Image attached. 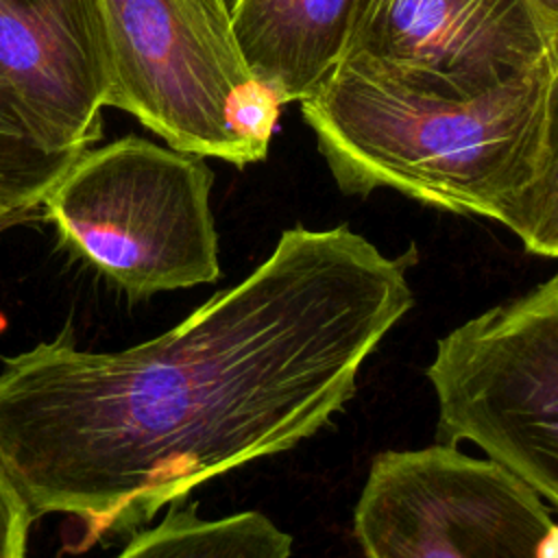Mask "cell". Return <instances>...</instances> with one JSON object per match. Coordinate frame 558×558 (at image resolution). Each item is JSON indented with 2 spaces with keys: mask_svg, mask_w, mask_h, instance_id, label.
<instances>
[{
  "mask_svg": "<svg viewBox=\"0 0 558 558\" xmlns=\"http://www.w3.org/2000/svg\"><path fill=\"white\" fill-rule=\"evenodd\" d=\"M78 155L50 142L0 74V207L33 218Z\"/></svg>",
  "mask_w": 558,
  "mask_h": 558,
  "instance_id": "cell-11",
  "label": "cell"
},
{
  "mask_svg": "<svg viewBox=\"0 0 558 558\" xmlns=\"http://www.w3.org/2000/svg\"><path fill=\"white\" fill-rule=\"evenodd\" d=\"M111 65L107 107L170 148L233 166L262 161L281 100L246 68L229 0H98Z\"/></svg>",
  "mask_w": 558,
  "mask_h": 558,
  "instance_id": "cell-3",
  "label": "cell"
},
{
  "mask_svg": "<svg viewBox=\"0 0 558 558\" xmlns=\"http://www.w3.org/2000/svg\"><path fill=\"white\" fill-rule=\"evenodd\" d=\"M532 255L558 259V50L551 61L538 163L530 185L514 196L499 220Z\"/></svg>",
  "mask_w": 558,
  "mask_h": 558,
  "instance_id": "cell-12",
  "label": "cell"
},
{
  "mask_svg": "<svg viewBox=\"0 0 558 558\" xmlns=\"http://www.w3.org/2000/svg\"><path fill=\"white\" fill-rule=\"evenodd\" d=\"M357 0H229L248 72L281 105L314 98L344 59Z\"/></svg>",
  "mask_w": 558,
  "mask_h": 558,
  "instance_id": "cell-9",
  "label": "cell"
},
{
  "mask_svg": "<svg viewBox=\"0 0 558 558\" xmlns=\"http://www.w3.org/2000/svg\"><path fill=\"white\" fill-rule=\"evenodd\" d=\"M532 0H357L344 59L410 89L464 98L554 61Z\"/></svg>",
  "mask_w": 558,
  "mask_h": 558,
  "instance_id": "cell-7",
  "label": "cell"
},
{
  "mask_svg": "<svg viewBox=\"0 0 558 558\" xmlns=\"http://www.w3.org/2000/svg\"><path fill=\"white\" fill-rule=\"evenodd\" d=\"M211 183L205 157L129 135L85 148L41 209L68 253L137 303L220 277Z\"/></svg>",
  "mask_w": 558,
  "mask_h": 558,
  "instance_id": "cell-4",
  "label": "cell"
},
{
  "mask_svg": "<svg viewBox=\"0 0 558 558\" xmlns=\"http://www.w3.org/2000/svg\"><path fill=\"white\" fill-rule=\"evenodd\" d=\"M551 61L497 89L447 98L342 59L301 116L344 194L390 187L423 205L499 220L534 179Z\"/></svg>",
  "mask_w": 558,
  "mask_h": 558,
  "instance_id": "cell-2",
  "label": "cell"
},
{
  "mask_svg": "<svg viewBox=\"0 0 558 558\" xmlns=\"http://www.w3.org/2000/svg\"><path fill=\"white\" fill-rule=\"evenodd\" d=\"M436 442H475L558 510V270L438 340Z\"/></svg>",
  "mask_w": 558,
  "mask_h": 558,
  "instance_id": "cell-5",
  "label": "cell"
},
{
  "mask_svg": "<svg viewBox=\"0 0 558 558\" xmlns=\"http://www.w3.org/2000/svg\"><path fill=\"white\" fill-rule=\"evenodd\" d=\"M35 512L0 462V558H24Z\"/></svg>",
  "mask_w": 558,
  "mask_h": 558,
  "instance_id": "cell-13",
  "label": "cell"
},
{
  "mask_svg": "<svg viewBox=\"0 0 558 558\" xmlns=\"http://www.w3.org/2000/svg\"><path fill=\"white\" fill-rule=\"evenodd\" d=\"M0 74L57 148L100 135L111 65L98 0H0Z\"/></svg>",
  "mask_w": 558,
  "mask_h": 558,
  "instance_id": "cell-8",
  "label": "cell"
},
{
  "mask_svg": "<svg viewBox=\"0 0 558 558\" xmlns=\"http://www.w3.org/2000/svg\"><path fill=\"white\" fill-rule=\"evenodd\" d=\"M532 2L543 13L547 24L551 26V31L556 35V50H558V0H532ZM554 57H556V52H554Z\"/></svg>",
  "mask_w": 558,
  "mask_h": 558,
  "instance_id": "cell-14",
  "label": "cell"
},
{
  "mask_svg": "<svg viewBox=\"0 0 558 558\" xmlns=\"http://www.w3.org/2000/svg\"><path fill=\"white\" fill-rule=\"evenodd\" d=\"M181 504H172L155 527L135 532L116 558H290L292 536L266 514L203 519L196 501Z\"/></svg>",
  "mask_w": 558,
  "mask_h": 558,
  "instance_id": "cell-10",
  "label": "cell"
},
{
  "mask_svg": "<svg viewBox=\"0 0 558 558\" xmlns=\"http://www.w3.org/2000/svg\"><path fill=\"white\" fill-rule=\"evenodd\" d=\"M353 532L366 558H558L538 493L440 442L373 458Z\"/></svg>",
  "mask_w": 558,
  "mask_h": 558,
  "instance_id": "cell-6",
  "label": "cell"
},
{
  "mask_svg": "<svg viewBox=\"0 0 558 558\" xmlns=\"http://www.w3.org/2000/svg\"><path fill=\"white\" fill-rule=\"evenodd\" d=\"M412 262L347 225L292 227L244 281L153 340L94 353L65 327L2 362L0 462L35 517L78 523L74 551L142 530L325 427L412 307Z\"/></svg>",
  "mask_w": 558,
  "mask_h": 558,
  "instance_id": "cell-1",
  "label": "cell"
},
{
  "mask_svg": "<svg viewBox=\"0 0 558 558\" xmlns=\"http://www.w3.org/2000/svg\"><path fill=\"white\" fill-rule=\"evenodd\" d=\"M17 222H24V220L17 218L15 214H11V211H7V209L0 207V231H4L7 227H13V225H17Z\"/></svg>",
  "mask_w": 558,
  "mask_h": 558,
  "instance_id": "cell-15",
  "label": "cell"
}]
</instances>
